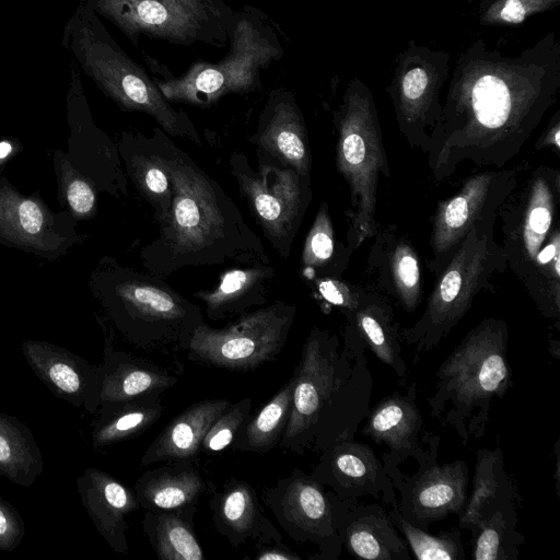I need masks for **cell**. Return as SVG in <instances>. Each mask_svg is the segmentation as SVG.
<instances>
[{
	"instance_id": "ab89813d",
	"label": "cell",
	"mask_w": 560,
	"mask_h": 560,
	"mask_svg": "<svg viewBox=\"0 0 560 560\" xmlns=\"http://www.w3.org/2000/svg\"><path fill=\"white\" fill-rule=\"evenodd\" d=\"M559 4L560 0H480L478 20L482 26H516Z\"/></svg>"
},
{
	"instance_id": "836d02e7",
	"label": "cell",
	"mask_w": 560,
	"mask_h": 560,
	"mask_svg": "<svg viewBox=\"0 0 560 560\" xmlns=\"http://www.w3.org/2000/svg\"><path fill=\"white\" fill-rule=\"evenodd\" d=\"M43 471V455L31 430L18 418L0 412V475L28 487Z\"/></svg>"
},
{
	"instance_id": "7402d4cb",
	"label": "cell",
	"mask_w": 560,
	"mask_h": 560,
	"mask_svg": "<svg viewBox=\"0 0 560 560\" xmlns=\"http://www.w3.org/2000/svg\"><path fill=\"white\" fill-rule=\"evenodd\" d=\"M278 503L279 511L291 535L310 540L320 550L319 558L338 559L342 544L335 525L330 494L313 477L295 474L285 482Z\"/></svg>"
},
{
	"instance_id": "277c9868",
	"label": "cell",
	"mask_w": 560,
	"mask_h": 560,
	"mask_svg": "<svg viewBox=\"0 0 560 560\" xmlns=\"http://www.w3.org/2000/svg\"><path fill=\"white\" fill-rule=\"evenodd\" d=\"M560 172L540 165L520 179L497 211L508 269L542 317L560 318Z\"/></svg>"
},
{
	"instance_id": "e575fe53",
	"label": "cell",
	"mask_w": 560,
	"mask_h": 560,
	"mask_svg": "<svg viewBox=\"0 0 560 560\" xmlns=\"http://www.w3.org/2000/svg\"><path fill=\"white\" fill-rule=\"evenodd\" d=\"M192 506L176 510L148 511L143 530L161 560H202L203 551L191 523L185 516Z\"/></svg>"
},
{
	"instance_id": "8fae6325",
	"label": "cell",
	"mask_w": 560,
	"mask_h": 560,
	"mask_svg": "<svg viewBox=\"0 0 560 560\" xmlns=\"http://www.w3.org/2000/svg\"><path fill=\"white\" fill-rule=\"evenodd\" d=\"M115 295L112 311L118 329L144 350H186L205 322L199 306L150 272H126Z\"/></svg>"
},
{
	"instance_id": "d6a6232c",
	"label": "cell",
	"mask_w": 560,
	"mask_h": 560,
	"mask_svg": "<svg viewBox=\"0 0 560 560\" xmlns=\"http://www.w3.org/2000/svg\"><path fill=\"white\" fill-rule=\"evenodd\" d=\"M124 158L128 174L141 197L153 208L154 218L162 223L167 218L173 200L171 177L156 153L149 137L129 136Z\"/></svg>"
},
{
	"instance_id": "b9f144b4",
	"label": "cell",
	"mask_w": 560,
	"mask_h": 560,
	"mask_svg": "<svg viewBox=\"0 0 560 560\" xmlns=\"http://www.w3.org/2000/svg\"><path fill=\"white\" fill-rule=\"evenodd\" d=\"M314 287L322 300L338 307L343 315L354 308L363 290L362 285L335 277H317L314 279Z\"/></svg>"
},
{
	"instance_id": "d4e9b609",
	"label": "cell",
	"mask_w": 560,
	"mask_h": 560,
	"mask_svg": "<svg viewBox=\"0 0 560 560\" xmlns=\"http://www.w3.org/2000/svg\"><path fill=\"white\" fill-rule=\"evenodd\" d=\"M346 325L382 363L389 366L400 385L407 384V364L402 355L400 325L385 295L363 287L354 308L345 314Z\"/></svg>"
},
{
	"instance_id": "bcb514c9",
	"label": "cell",
	"mask_w": 560,
	"mask_h": 560,
	"mask_svg": "<svg viewBox=\"0 0 560 560\" xmlns=\"http://www.w3.org/2000/svg\"><path fill=\"white\" fill-rule=\"evenodd\" d=\"M19 219L27 233L35 234L42 229L43 213L38 206L31 200H25L20 205Z\"/></svg>"
},
{
	"instance_id": "5bb4252c",
	"label": "cell",
	"mask_w": 560,
	"mask_h": 560,
	"mask_svg": "<svg viewBox=\"0 0 560 560\" xmlns=\"http://www.w3.org/2000/svg\"><path fill=\"white\" fill-rule=\"evenodd\" d=\"M451 55L410 39L395 58L385 88L398 129L407 143L424 153L442 114L441 90L450 78Z\"/></svg>"
},
{
	"instance_id": "681fc988",
	"label": "cell",
	"mask_w": 560,
	"mask_h": 560,
	"mask_svg": "<svg viewBox=\"0 0 560 560\" xmlns=\"http://www.w3.org/2000/svg\"><path fill=\"white\" fill-rule=\"evenodd\" d=\"M11 152V145L8 142L0 143V159L5 158Z\"/></svg>"
},
{
	"instance_id": "e0dca14e",
	"label": "cell",
	"mask_w": 560,
	"mask_h": 560,
	"mask_svg": "<svg viewBox=\"0 0 560 560\" xmlns=\"http://www.w3.org/2000/svg\"><path fill=\"white\" fill-rule=\"evenodd\" d=\"M439 455L407 476L397 489L400 493L398 509L412 525L428 530L431 523L450 514L460 515L468 499L469 468L464 460L440 465Z\"/></svg>"
},
{
	"instance_id": "4fadbf2b",
	"label": "cell",
	"mask_w": 560,
	"mask_h": 560,
	"mask_svg": "<svg viewBox=\"0 0 560 560\" xmlns=\"http://www.w3.org/2000/svg\"><path fill=\"white\" fill-rule=\"evenodd\" d=\"M295 312L294 305L278 301L245 312L220 329L203 322L194 331L186 350L192 360L221 369L254 370L282 350Z\"/></svg>"
},
{
	"instance_id": "7dc6e473",
	"label": "cell",
	"mask_w": 560,
	"mask_h": 560,
	"mask_svg": "<svg viewBox=\"0 0 560 560\" xmlns=\"http://www.w3.org/2000/svg\"><path fill=\"white\" fill-rule=\"evenodd\" d=\"M258 560H300L301 558L293 553L285 546L279 544L273 547H267L255 557Z\"/></svg>"
},
{
	"instance_id": "52a82bcc",
	"label": "cell",
	"mask_w": 560,
	"mask_h": 560,
	"mask_svg": "<svg viewBox=\"0 0 560 560\" xmlns=\"http://www.w3.org/2000/svg\"><path fill=\"white\" fill-rule=\"evenodd\" d=\"M332 117L337 131L336 167L350 191L346 241L353 253L377 232L378 183L381 176L390 178V171L369 85L359 78L350 80Z\"/></svg>"
},
{
	"instance_id": "f546056e",
	"label": "cell",
	"mask_w": 560,
	"mask_h": 560,
	"mask_svg": "<svg viewBox=\"0 0 560 560\" xmlns=\"http://www.w3.org/2000/svg\"><path fill=\"white\" fill-rule=\"evenodd\" d=\"M213 499L214 524L232 544L248 538L276 542L281 539L278 530L264 515L253 488L246 482H229L224 491Z\"/></svg>"
},
{
	"instance_id": "83f0119b",
	"label": "cell",
	"mask_w": 560,
	"mask_h": 560,
	"mask_svg": "<svg viewBox=\"0 0 560 560\" xmlns=\"http://www.w3.org/2000/svg\"><path fill=\"white\" fill-rule=\"evenodd\" d=\"M275 277L270 262L248 264L225 271L212 290H201L194 295L205 304L208 318L220 320L266 303Z\"/></svg>"
},
{
	"instance_id": "f35d334b",
	"label": "cell",
	"mask_w": 560,
	"mask_h": 560,
	"mask_svg": "<svg viewBox=\"0 0 560 560\" xmlns=\"http://www.w3.org/2000/svg\"><path fill=\"white\" fill-rule=\"evenodd\" d=\"M387 512L393 524L406 540L412 558L418 560L465 559L464 544L459 529L441 532L433 535L404 518L399 512L398 504L388 506Z\"/></svg>"
},
{
	"instance_id": "d6986e66",
	"label": "cell",
	"mask_w": 560,
	"mask_h": 560,
	"mask_svg": "<svg viewBox=\"0 0 560 560\" xmlns=\"http://www.w3.org/2000/svg\"><path fill=\"white\" fill-rule=\"evenodd\" d=\"M366 259L373 289L412 313L423 296L421 258L396 226L377 229Z\"/></svg>"
},
{
	"instance_id": "9a60e30c",
	"label": "cell",
	"mask_w": 560,
	"mask_h": 560,
	"mask_svg": "<svg viewBox=\"0 0 560 560\" xmlns=\"http://www.w3.org/2000/svg\"><path fill=\"white\" fill-rule=\"evenodd\" d=\"M520 167L478 172L450 198L441 200L432 218L428 266L435 277L474 225L497 213L518 182Z\"/></svg>"
},
{
	"instance_id": "1f68e13d",
	"label": "cell",
	"mask_w": 560,
	"mask_h": 560,
	"mask_svg": "<svg viewBox=\"0 0 560 560\" xmlns=\"http://www.w3.org/2000/svg\"><path fill=\"white\" fill-rule=\"evenodd\" d=\"M161 394L121 402L103 404L92 425V445L100 450L145 431L163 413Z\"/></svg>"
},
{
	"instance_id": "ba28073f",
	"label": "cell",
	"mask_w": 560,
	"mask_h": 560,
	"mask_svg": "<svg viewBox=\"0 0 560 560\" xmlns=\"http://www.w3.org/2000/svg\"><path fill=\"white\" fill-rule=\"evenodd\" d=\"M497 213L477 222L443 269L434 277L427 305L410 326L400 328L401 340L415 347L413 363L436 348L457 326L478 294L492 288L508 269L495 238Z\"/></svg>"
},
{
	"instance_id": "ac0fdd59",
	"label": "cell",
	"mask_w": 560,
	"mask_h": 560,
	"mask_svg": "<svg viewBox=\"0 0 560 560\" xmlns=\"http://www.w3.org/2000/svg\"><path fill=\"white\" fill-rule=\"evenodd\" d=\"M313 478L328 485L340 500L359 501L364 495L398 504L396 489L372 447L353 439H345L323 451Z\"/></svg>"
},
{
	"instance_id": "44dd1931",
	"label": "cell",
	"mask_w": 560,
	"mask_h": 560,
	"mask_svg": "<svg viewBox=\"0 0 560 560\" xmlns=\"http://www.w3.org/2000/svg\"><path fill=\"white\" fill-rule=\"evenodd\" d=\"M342 547L355 558L411 560L409 547L393 524L387 508L340 500L330 494Z\"/></svg>"
},
{
	"instance_id": "d590c367",
	"label": "cell",
	"mask_w": 560,
	"mask_h": 560,
	"mask_svg": "<svg viewBox=\"0 0 560 560\" xmlns=\"http://www.w3.org/2000/svg\"><path fill=\"white\" fill-rule=\"evenodd\" d=\"M351 254L347 245H337L329 209L323 202L305 237L301 256L304 275L337 278L347 267Z\"/></svg>"
},
{
	"instance_id": "8d00e7d4",
	"label": "cell",
	"mask_w": 560,
	"mask_h": 560,
	"mask_svg": "<svg viewBox=\"0 0 560 560\" xmlns=\"http://www.w3.org/2000/svg\"><path fill=\"white\" fill-rule=\"evenodd\" d=\"M475 560H516L525 537L517 530V503L498 506L474 533Z\"/></svg>"
},
{
	"instance_id": "603a6c76",
	"label": "cell",
	"mask_w": 560,
	"mask_h": 560,
	"mask_svg": "<svg viewBox=\"0 0 560 560\" xmlns=\"http://www.w3.org/2000/svg\"><path fill=\"white\" fill-rule=\"evenodd\" d=\"M252 140L279 165L311 179L312 155L306 125L292 92L278 88L269 93Z\"/></svg>"
},
{
	"instance_id": "4dcf8cb0",
	"label": "cell",
	"mask_w": 560,
	"mask_h": 560,
	"mask_svg": "<svg viewBox=\"0 0 560 560\" xmlns=\"http://www.w3.org/2000/svg\"><path fill=\"white\" fill-rule=\"evenodd\" d=\"M205 487L198 470L176 464L144 472L135 486V493L147 511H176L192 506Z\"/></svg>"
},
{
	"instance_id": "4316f807",
	"label": "cell",
	"mask_w": 560,
	"mask_h": 560,
	"mask_svg": "<svg viewBox=\"0 0 560 560\" xmlns=\"http://www.w3.org/2000/svg\"><path fill=\"white\" fill-rule=\"evenodd\" d=\"M100 365L102 375L101 406L132 400L152 394H162L177 377L107 342Z\"/></svg>"
},
{
	"instance_id": "7a4b0ae2",
	"label": "cell",
	"mask_w": 560,
	"mask_h": 560,
	"mask_svg": "<svg viewBox=\"0 0 560 560\" xmlns=\"http://www.w3.org/2000/svg\"><path fill=\"white\" fill-rule=\"evenodd\" d=\"M149 139L170 174L173 200L158 237L140 252L144 269L166 276L230 261L269 264L261 241L220 184L160 127Z\"/></svg>"
},
{
	"instance_id": "5b68a950",
	"label": "cell",
	"mask_w": 560,
	"mask_h": 560,
	"mask_svg": "<svg viewBox=\"0 0 560 560\" xmlns=\"http://www.w3.org/2000/svg\"><path fill=\"white\" fill-rule=\"evenodd\" d=\"M508 350L506 322L485 318L435 373V389L427 399L430 415L451 429L464 446L485 436L493 400L504 397L513 384Z\"/></svg>"
},
{
	"instance_id": "30bf717a",
	"label": "cell",
	"mask_w": 560,
	"mask_h": 560,
	"mask_svg": "<svg viewBox=\"0 0 560 560\" xmlns=\"http://www.w3.org/2000/svg\"><path fill=\"white\" fill-rule=\"evenodd\" d=\"M133 45L141 36L176 45L223 47L235 19L224 0H80Z\"/></svg>"
},
{
	"instance_id": "60d3db41",
	"label": "cell",
	"mask_w": 560,
	"mask_h": 560,
	"mask_svg": "<svg viewBox=\"0 0 560 560\" xmlns=\"http://www.w3.org/2000/svg\"><path fill=\"white\" fill-rule=\"evenodd\" d=\"M252 399L245 398L231 405L213 423L206 434L201 447L208 452H218L228 447L247 418Z\"/></svg>"
},
{
	"instance_id": "8992f818",
	"label": "cell",
	"mask_w": 560,
	"mask_h": 560,
	"mask_svg": "<svg viewBox=\"0 0 560 560\" xmlns=\"http://www.w3.org/2000/svg\"><path fill=\"white\" fill-rule=\"evenodd\" d=\"M61 45L83 73L121 108L151 116L168 136L201 144L187 113L172 106L154 78L122 50L97 14L81 1L65 26Z\"/></svg>"
},
{
	"instance_id": "ee69618b",
	"label": "cell",
	"mask_w": 560,
	"mask_h": 560,
	"mask_svg": "<svg viewBox=\"0 0 560 560\" xmlns=\"http://www.w3.org/2000/svg\"><path fill=\"white\" fill-rule=\"evenodd\" d=\"M68 200L75 212L88 213L94 206L95 196L85 182L78 179L68 188Z\"/></svg>"
},
{
	"instance_id": "f1b7e54d",
	"label": "cell",
	"mask_w": 560,
	"mask_h": 560,
	"mask_svg": "<svg viewBox=\"0 0 560 560\" xmlns=\"http://www.w3.org/2000/svg\"><path fill=\"white\" fill-rule=\"evenodd\" d=\"M517 503V491L504 469L500 446L478 450L472 478V490L458 516V526L472 534L481 521L498 506Z\"/></svg>"
},
{
	"instance_id": "c3c4849f",
	"label": "cell",
	"mask_w": 560,
	"mask_h": 560,
	"mask_svg": "<svg viewBox=\"0 0 560 560\" xmlns=\"http://www.w3.org/2000/svg\"><path fill=\"white\" fill-rule=\"evenodd\" d=\"M553 454L556 455V462H555V475H553V478H555V482H556V488H557V492L559 490V440H557L556 444H555V451H553Z\"/></svg>"
},
{
	"instance_id": "74e56055",
	"label": "cell",
	"mask_w": 560,
	"mask_h": 560,
	"mask_svg": "<svg viewBox=\"0 0 560 560\" xmlns=\"http://www.w3.org/2000/svg\"><path fill=\"white\" fill-rule=\"evenodd\" d=\"M293 387L294 375L249 421L238 439L237 448L265 453L277 444L289 419Z\"/></svg>"
},
{
	"instance_id": "ffe728a7",
	"label": "cell",
	"mask_w": 560,
	"mask_h": 560,
	"mask_svg": "<svg viewBox=\"0 0 560 560\" xmlns=\"http://www.w3.org/2000/svg\"><path fill=\"white\" fill-rule=\"evenodd\" d=\"M22 353L52 395L89 412L98 410L102 388L100 365H92L82 357L46 341H24Z\"/></svg>"
},
{
	"instance_id": "484cf974",
	"label": "cell",
	"mask_w": 560,
	"mask_h": 560,
	"mask_svg": "<svg viewBox=\"0 0 560 560\" xmlns=\"http://www.w3.org/2000/svg\"><path fill=\"white\" fill-rule=\"evenodd\" d=\"M230 406L226 399H207L191 405L174 418L149 445L141 465L195 457L210 428Z\"/></svg>"
},
{
	"instance_id": "9c48e42d",
	"label": "cell",
	"mask_w": 560,
	"mask_h": 560,
	"mask_svg": "<svg viewBox=\"0 0 560 560\" xmlns=\"http://www.w3.org/2000/svg\"><path fill=\"white\" fill-rule=\"evenodd\" d=\"M229 45L226 56L217 62H195L180 77L154 79L165 98L208 107L228 94L250 92L260 86L261 72L284 55L276 27L252 5L235 12Z\"/></svg>"
},
{
	"instance_id": "2e32d148",
	"label": "cell",
	"mask_w": 560,
	"mask_h": 560,
	"mask_svg": "<svg viewBox=\"0 0 560 560\" xmlns=\"http://www.w3.org/2000/svg\"><path fill=\"white\" fill-rule=\"evenodd\" d=\"M365 421L362 434L386 447L381 459L396 491L404 477L401 464L412 458L421 465L439 455L440 438L424 428L415 382L406 392L396 390L381 399Z\"/></svg>"
},
{
	"instance_id": "6da1fadb",
	"label": "cell",
	"mask_w": 560,
	"mask_h": 560,
	"mask_svg": "<svg viewBox=\"0 0 560 560\" xmlns=\"http://www.w3.org/2000/svg\"><path fill=\"white\" fill-rule=\"evenodd\" d=\"M448 79L424 151L438 182L466 164L502 168L521 153L558 98V36L551 31L515 56L478 38L457 56Z\"/></svg>"
},
{
	"instance_id": "cb8c5ba5",
	"label": "cell",
	"mask_w": 560,
	"mask_h": 560,
	"mask_svg": "<svg viewBox=\"0 0 560 560\" xmlns=\"http://www.w3.org/2000/svg\"><path fill=\"white\" fill-rule=\"evenodd\" d=\"M75 482L81 502L98 533L115 551L126 553V517L141 508L135 490L94 467L86 468Z\"/></svg>"
},
{
	"instance_id": "f6af8a7d",
	"label": "cell",
	"mask_w": 560,
	"mask_h": 560,
	"mask_svg": "<svg viewBox=\"0 0 560 560\" xmlns=\"http://www.w3.org/2000/svg\"><path fill=\"white\" fill-rule=\"evenodd\" d=\"M551 149L559 155L560 152V110L549 119L546 128L535 142V150Z\"/></svg>"
},
{
	"instance_id": "7bdbcfd3",
	"label": "cell",
	"mask_w": 560,
	"mask_h": 560,
	"mask_svg": "<svg viewBox=\"0 0 560 560\" xmlns=\"http://www.w3.org/2000/svg\"><path fill=\"white\" fill-rule=\"evenodd\" d=\"M25 535V524L18 510L0 495V550L13 551Z\"/></svg>"
},
{
	"instance_id": "3957f363",
	"label": "cell",
	"mask_w": 560,
	"mask_h": 560,
	"mask_svg": "<svg viewBox=\"0 0 560 560\" xmlns=\"http://www.w3.org/2000/svg\"><path fill=\"white\" fill-rule=\"evenodd\" d=\"M365 345L348 328L343 341L314 327L294 372V387L283 445L301 452L311 445L325 451L353 439L370 412L373 377Z\"/></svg>"
},
{
	"instance_id": "7c38bea8",
	"label": "cell",
	"mask_w": 560,
	"mask_h": 560,
	"mask_svg": "<svg viewBox=\"0 0 560 560\" xmlns=\"http://www.w3.org/2000/svg\"><path fill=\"white\" fill-rule=\"evenodd\" d=\"M230 167L265 237L280 257L287 258L312 200L311 179L270 163L254 170L242 152L231 155Z\"/></svg>"
},
{
	"instance_id": "f907efd6",
	"label": "cell",
	"mask_w": 560,
	"mask_h": 560,
	"mask_svg": "<svg viewBox=\"0 0 560 560\" xmlns=\"http://www.w3.org/2000/svg\"><path fill=\"white\" fill-rule=\"evenodd\" d=\"M476 0H467L468 3H472L475 2Z\"/></svg>"
}]
</instances>
